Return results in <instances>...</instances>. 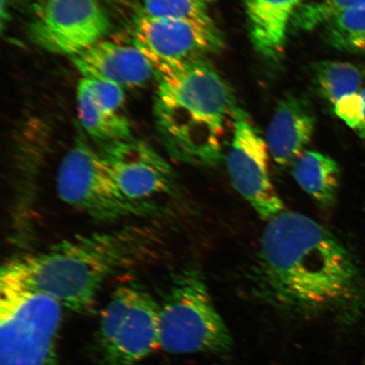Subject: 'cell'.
<instances>
[{
	"instance_id": "cell-9",
	"label": "cell",
	"mask_w": 365,
	"mask_h": 365,
	"mask_svg": "<svg viewBox=\"0 0 365 365\" xmlns=\"http://www.w3.org/2000/svg\"><path fill=\"white\" fill-rule=\"evenodd\" d=\"M135 45L158 76L202 61L222 47L215 26L185 20L140 16L135 23Z\"/></svg>"
},
{
	"instance_id": "cell-25",
	"label": "cell",
	"mask_w": 365,
	"mask_h": 365,
	"mask_svg": "<svg viewBox=\"0 0 365 365\" xmlns=\"http://www.w3.org/2000/svg\"><path fill=\"white\" fill-rule=\"evenodd\" d=\"M202 1H210V0H202Z\"/></svg>"
},
{
	"instance_id": "cell-4",
	"label": "cell",
	"mask_w": 365,
	"mask_h": 365,
	"mask_svg": "<svg viewBox=\"0 0 365 365\" xmlns=\"http://www.w3.org/2000/svg\"><path fill=\"white\" fill-rule=\"evenodd\" d=\"M158 329L159 348L170 354L222 353L232 346L230 331L195 268L171 277L159 304Z\"/></svg>"
},
{
	"instance_id": "cell-1",
	"label": "cell",
	"mask_w": 365,
	"mask_h": 365,
	"mask_svg": "<svg viewBox=\"0 0 365 365\" xmlns=\"http://www.w3.org/2000/svg\"><path fill=\"white\" fill-rule=\"evenodd\" d=\"M356 275L349 251L313 219L284 211L268 221L255 276L272 300L304 312L330 308L352 294Z\"/></svg>"
},
{
	"instance_id": "cell-7",
	"label": "cell",
	"mask_w": 365,
	"mask_h": 365,
	"mask_svg": "<svg viewBox=\"0 0 365 365\" xmlns=\"http://www.w3.org/2000/svg\"><path fill=\"white\" fill-rule=\"evenodd\" d=\"M159 304L143 285L116 287L103 310L97 346L103 365H134L159 348Z\"/></svg>"
},
{
	"instance_id": "cell-13",
	"label": "cell",
	"mask_w": 365,
	"mask_h": 365,
	"mask_svg": "<svg viewBox=\"0 0 365 365\" xmlns=\"http://www.w3.org/2000/svg\"><path fill=\"white\" fill-rule=\"evenodd\" d=\"M316 117L303 99L287 98L277 105L267 132L269 153L280 166H287L302 154L312 138Z\"/></svg>"
},
{
	"instance_id": "cell-6",
	"label": "cell",
	"mask_w": 365,
	"mask_h": 365,
	"mask_svg": "<svg viewBox=\"0 0 365 365\" xmlns=\"http://www.w3.org/2000/svg\"><path fill=\"white\" fill-rule=\"evenodd\" d=\"M56 190L63 202L98 222L148 217L159 210L156 203L127 198L102 153L82 138L75 141L58 167Z\"/></svg>"
},
{
	"instance_id": "cell-23",
	"label": "cell",
	"mask_w": 365,
	"mask_h": 365,
	"mask_svg": "<svg viewBox=\"0 0 365 365\" xmlns=\"http://www.w3.org/2000/svg\"><path fill=\"white\" fill-rule=\"evenodd\" d=\"M360 95L363 99V120L356 133L362 139H365V88L360 91Z\"/></svg>"
},
{
	"instance_id": "cell-11",
	"label": "cell",
	"mask_w": 365,
	"mask_h": 365,
	"mask_svg": "<svg viewBox=\"0 0 365 365\" xmlns=\"http://www.w3.org/2000/svg\"><path fill=\"white\" fill-rule=\"evenodd\" d=\"M101 149L127 198L157 203L155 198L175 190V175L170 163L143 141L131 139Z\"/></svg>"
},
{
	"instance_id": "cell-12",
	"label": "cell",
	"mask_w": 365,
	"mask_h": 365,
	"mask_svg": "<svg viewBox=\"0 0 365 365\" xmlns=\"http://www.w3.org/2000/svg\"><path fill=\"white\" fill-rule=\"evenodd\" d=\"M72 61L83 78L112 82L122 88L143 86L154 73L135 45L110 41H100Z\"/></svg>"
},
{
	"instance_id": "cell-20",
	"label": "cell",
	"mask_w": 365,
	"mask_h": 365,
	"mask_svg": "<svg viewBox=\"0 0 365 365\" xmlns=\"http://www.w3.org/2000/svg\"><path fill=\"white\" fill-rule=\"evenodd\" d=\"M143 15L215 26L202 0H143Z\"/></svg>"
},
{
	"instance_id": "cell-21",
	"label": "cell",
	"mask_w": 365,
	"mask_h": 365,
	"mask_svg": "<svg viewBox=\"0 0 365 365\" xmlns=\"http://www.w3.org/2000/svg\"><path fill=\"white\" fill-rule=\"evenodd\" d=\"M82 83L88 88L94 102L104 110L117 112L125 101L124 88L112 82L82 78Z\"/></svg>"
},
{
	"instance_id": "cell-14",
	"label": "cell",
	"mask_w": 365,
	"mask_h": 365,
	"mask_svg": "<svg viewBox=\"0 0 365 365\" xmlns=\"http://www.w3.org/2000/svg\"><path fill=\"white\" fill-rule=\"evenodd\" d=\"M251 41L257 51L276 58L284 51L287 31L302 0H244Z\"/></svg>"
},
{
	"instance_id": "cell-24",
	"label": "cell",
	"mask_w": 365,
	"mask_h": 365,
	"mask_svg": "<svg viewBox=\"0 0 365 365\" xmlns=\"http://www.w3.org/2000/svg\"><path fill=\"white\" fill-rule=\"evenodd\" d=\"M7 4L8 0H1V29H4V21H6L8 19V12H7Z\"/></svg>"
},
{
	"instance_id": "cell-10",
	"label": "cell",
	"mask_w": 365,
	"mask_h": 365,
	"mask_svg": "<svg viewBox=\"0 0 365 365\" xmlns=\"http://www.w3.org/2000/svg\"><path fill=\"white\" fill-rule=\"evenodd\" d=\"M234 135L226 164L235 189L264 221L284 211L269 173L267 141L240 108L232 120Z\"/></svg>"
},
{
	"instance_id": "cell-5",
	"label": "cell",
	"mask_w": 365,
	"mask_h": 365,
	"mask_svg": "<svg viewBox=\"0 0 365 365\" xmlns=\"http://www.w3.org/2000/svg\"><path fill=\"white\" fill-rule=\"evenodd\" d=\"M63 308L43 292L0 279V365H56Z\"/></svg>"
},
{
	"instance_id": "cell-19",
	"label": "cell",
	"mask_w": 365,
	"mask_h": 365,
	"mask_svg": "<svg viewBox=\"0 0 365 365\" xmlns=\"http://www.w3.org/2000/svg\"><path fill=\"white\" fill-rule=\"evenodd\" d=\"M365 7V0H319L300 6L291 25L298 31H312L322 26L340 14Z\"/></svg>"
},
{
	"instance_id": "cell-3",
	"label": "cell",
	"mask_w": 365,
	"mask_h": 365,
	"mask_svg": "<svg viewBox=\"0 0 365 365\" xmlns=\"http://www.w3.org/2000/svg\"><path fill=\"white\" fill-rule=\"evenodd\" d=\"M158 80L155 118L168 153L182 163L215 165L227 123L238 108L230 86L203 61L158 76Z\"/></svg>"
},
{
	"instance_id": "cell-15",
	"label": "cell",
	"mask_w": 365,
	"mask_h": 365,
	"mask_svg": "<svg viewBox=\"0 0 365 365\" xmlns=\"http://www.w3.org/2000/svg\"><path fill=\"white\" fill-rule=\"evenodd\" d=\"M292 173L301 188L318 203L328 207L335 202L340 170L331 158L307 150L292 163Z\"/></svg>"
},
{
	"instance_id": "cell-16",
	"label": "cell",
	"mask_w": 365,
	"mask_h": 365,
	"mask_svg": "<svg viewBox=\"0 0 365 365\" xmlns=\"http://www.w3.org/2000/svg\"><path fill=\"white\" fill-rule=\"evenodd\" d=\"M77 106L82 126L102 148L133 139L127 118L100 108L81 81L77 88Z\"/></svg>"
},
{
	"instance_id": "cell-2",
	"label": "cell",
	"mask_w": 365,
	"mask_h": 365,
	"mask_svg": "<svg viewBox=\"0 0 365 365\" xmlns=\"http://www.w3.org/2000/svg\"><path fill=\"white\" fill-rule=\"evenodd\" d=\"M158 237L147 227L128 225L59 242L4 264L0 279L43 292L63 307L81 312L112 277L148 261Z\"/></svg>"
},
{
	"instance_id": "cell-17",
	"label": "cell",
	"mask_w": 365,
	"mask_h": 365,
	"mask_svg": "<svg viewBox=\"0 0 365 365\" xmlns=\"http://www.w3.org/2000/svg\"><path fill=\"white\" fill-rule=\"evenodd\" d=\"M319 93L328 102L335 105L346 96L358 93L364 76L358 66L340 61H322L314 67Z\"/></svg>"
},
{
	"instance_id": "cell-8",
	"label": "cell",
	"mask_w": 365,
	"mask_h": 365,
	"mask_svg": "<svg viewBox=\"0 0 365 365\" xmlns=\"http://www.w3.org/2000/svg\"><path fill=\"white\" fill-rule=\"evenodd\" d=\"M110 29L98 0H42L30 27L34 42L47 51L78 56Z\"/></svg>"
},
{
	"instance_id": "cell-22",
	"label": "cell",
	"mask_w": 365,
	"mask_h": 365,
	"mask_svg": "<svg viewBox=\"0 0 365 365\" xmlns=\"http://www.w3.org/2000/svg\"><path fill=\"white\" fill-rule=\"evenodd\" d=\"M334 111L355 132L363 120V99L360 93L346 96L334 105Z\"/></svg>"
},
{
	"instance_id": "cell-18",
	"label": "cell",
	"mask_w": 365,
	"mask_h": 365,
	"mask_svg": "<svg viewBox=\"0 0 365 365\" xmlns=\"http://www.w3.org/2000/svg\"><path fill=\"white\" fill-rule=\"evenodd\" d=\"M323 26L325 40L333 48L365 53V7L341 13Z\"/></svg>"
}]
</instances>
